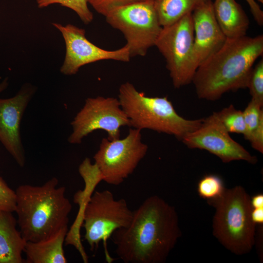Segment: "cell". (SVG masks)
Returning a JSON list of instances; mask_svg holds the SVG:
<instances>
[{"label": "cell", "mask_w": 263, "mask_h": 263, "mask_svg": "<svg viewBox=\"0 0 263 263\" xmlns=\"http://www.w3.org/2000/svg\"><path fill=\"white\" fill-rule=\"evenodd\" d=\"M247 88L251 99L263 105V59L253 67L250 74Z\"/></svg>", "instance_id": "obj_23"}, {"label": "cell", "mask_w": 263, "mask_h": 263, "mask_svg": "<svg viewBox=\"0 0 263 263\" xmlns=\"http://www.w3.org/2000/svg\"><path fill=\"white\" fill-rule=\"evenodd\" d=\"M213 8L216 19L226 38L246 36L249 20L235 0H215Z\"/></svg>", "instance_id": "obj_16"}, {"label": "cell", "mask_w": 263, "mask_h": 263, "mask_svg": "<svg viewBox=\"0 0 263 263\" xmlns=\"http://www.w3.org/2000/svg\"><path fill=\"white\" fill-rule=\"evenodd\" d=\"M263 54V36L226 38L197 68L192 82L198 97L210 101L229 91L247 88L253 64Z\"/></svg>", "instance_id": "obj_2"}, {"label": "cell", "mask_w": 263, "mask_h": 263, "mask_svg": "<svg viewBox=\"0 0 263 263\" xmlns=\"http://www.w3.org/2000/svg\"><path fill=\"white\" fill-rule=\"evenodd\" d=\"M106 22L119 30L126 40L131 57L145 56L155 45L162 27L153 0H144L114 9L106 16Z\"/></svg>", "instance_id": "obj_8"}, {"label": "cell", "mask_w": 263, "mask_h": 263, "mask_svg": "<svg viewBox=\"0 0 263 263\" xmlns=\"http://www.w3.org/2000/svg\"><path fill=\"white\" fill-rule=\"evenodd\" d=\"M53 177L42 186L22 185L16 194L15 212L19 231L26 242H38L68 226L72 206L65 187Z\"/></svg>", "instance_id": "obj_3"}, {"label": "cell", "mask_w": 263, "mask_h": 263, "mask_svg": "<svg viewBox=\"0 0 263 263\" xmlns=\"http://www.w3.org/2000/svg\"><path fill=\"white\" fill-rule=\"evenodd\" d=\"M12 212L0 210V263H22L26 241Z\"/></svg>", "instance_id": "obj_17"}, {"label": "cell", "mask_w": 263, "mask_h": 263, "mask_svg": "<svg viewBox=\"0 0 263 263\" xmlns=\"http://www.w3.org/2000/svg\"><path fill=\"white\" fill-rule=\"evenodd\" d=\"M181 236L175 207L154 195L133 211L127 227L114 231L111 238L125 263H164Z\"/></svg>", "instance_id": "obj_1"}, {"label": "cell", "mask_w": 263, "mask_h": 263, "mask_svg": "<svg viewBox=\"0 0 263 263\" xmlns=\"http://www.w3.org/2000/svg\"><path fill=\"white\" fill-rule=\"evenodd\" d=\"M81 215L85 229L84 239L92 251L102 241L106 251V242L116 230L127 227L133 211L122 198L116 200L109 190L95 191L83 200Z\"/></svg>", "instance_id": "obj_6"}, {"label": "cell", "mask_w": 263, "mask_h": 263, "mask_svg": "<svg viewBox=\"0 0 263 263\" xmlns=\"http://www.w3.org/2000/svg\"><path fill=\"white\" fill-rule=\"evenodd\" d=\"M194 32V54L198 66L217 51L226 38L214 15L213 2L208 0L192 13Z\"/></svg>", "instance_id": "obj_14"}, {"label": "cell", "mask_w": 263, "mask_h": 263, "mask_svg": "<svg viewBox=\"0 0 263 263\" xmlns=\"http://www.w3.org/2000/svg\"><path fill=\"white\" fill-rule=\"evenodd\" d=\"M215 112L203 118L201 126L181 140L188 148L205 150L224 163L243 160L252 164L258 159L233 140Z\"/></svg>", "instance_id": "obj_12"}, {"label": "cell", "mask_w": 263, "mask_h": 263, "mask_svg": "<svg viewBox=\"0 0 263 263\" xmlns=\"http://www.w3.org/2000/svg\"><path fill=\"white\" fill-rule=\"evenodd\" d=\"M215 208L213 234L227 250L238 255L250 252L255 243L256 225L251 217L250 198L240 186L225 189L218 199L207 202Z\"/></svg>", "instance_id": "obj_5"}, {"label": "cell", "mask_w": 263, "mask_h": 263, "mask_svg": "<svg viewBox=\"0 0 263 263\" xmlns=\"http://www.w3.org/2000/svg\"><path fill=\"white\" fill-rule=\"evenodd\" d=\"M16 207V194L0 176V210L14 212Z\"/></svg>", "instance_id": "obj_24"}, {"label": "cell", "mask_w": 263, "mask_h": 263, "mask_svg": "<svg viewBox=\"0 0 263 263\" xmlns=\"http://www.w3.org/2000/svg\"><path fill=\"white\" fill-rule=\"evenodd\" d=\"M247 2L252 15L256 21L260 26L263 24V11L261 10L259 4L255 1V0H245Z\"/></svg>", "instance_id": "obj_26"}, {"label": "cell", "mask_w": 263, "mask_h": 263, "mask_svg": "<svg viewBox=\"0 0 263 263\" xmlns=\"http://www.w3.org/2000/svg\"><path fill=\"white\" fill-rule=\"evenodd\" d=\"M73 132L68 138L70 144H79L89 134L97 130L105 131L107 138H120V129L130 127V121L118 98L98 96L89 97L71 122Z\"/></svg>", "instance_id": "obj_10"}, {"label": "cell", "mask_w": 263, "mask_h": 263, "mask_svg": "<svg viewBox=\"0 0 263 263\" xmlns=\"http://www.w3.org/2000/svg\"><path fill=\"white\" fill-rule=\"evenodd\" d=\"M251 217L252 221L255 225H263V207L252 208L251 212Z\"/></svg>", "instance_id": "obj_27"}, {"label": "cell", "mask_w": 263, "mask_h": 263, "mask_svg": "<svg viewBox=\"0 0 263 263\" xmlns=\"http://www.w3.org/2000/svg\"><path fill=\"white\" fill-rule=\"evenodd\" d=\"M39 8L46 7L54 4H59L73 10L85 24L91 23L94 19L92 12L88 6L87 0H36Z\"/></svg>", "instance_id": "obj_22"}, {"label": "cell", "mask_w": 263, "mask_h": 263, "mask_svg": "<svg viewBox=\"0 0 263 263\" xmlns=\"http://www.w3.org/2000/svg\"><path fill=\"white\" fill-rule=\"evenodd\" d=\"M154 46L165 59L167 69L175 88L192 82L198 68L194 54L192 13L162 27Z\"/></svg>", "instance_id": "obj_7"}, {"label": "cell", "mask_w": 263, "mask_h": 263, "mask_svg": "<svg viewBox=\"0 0 263 263\" xmlns=\"http://www.w3.org/2000/svg\"><path fill=\"white\" fill-rule=\"evenodd\" d=\"M263 105L251 99L243 111L246 133L244 136L252 148L263 153Z\"/></svg>", "instance_id": "obj_19"}, {"label": "cell", "mask_w": 263, "mask_h": 263, "mask_svg": "<svg viewBox=\"0 0 263 263\" xmlns=\"http://www.w3.org/2000/svg\"><path fill=\"white\" fill-rule=\"evenodd\" d=\"M225 129L229 133H246L243 112L237 110L233 105L215 112Z\"/></svg>", "instance_id": "obj_20"}, {"label": "cell", "mask_w": 263, "mask_h": 263, "mask_svg": "<svg viewBox=\"0 0 263 263\" xmlns=\"http://www.w3.org/2000/svg\"><path fill=\"white\" fill-rule=\"evenodd\" d=\"M8 86L7 78H5L0 81V94L4 91Z\"/></svg>", "instance_id": "obj_29"}, {"label": "cell", "mask_w": 263, "mask_h": 263, "mask_svg": "<svg viewBox=\"0 0 263 263\" xmlns=\"http://www.w3.org/2000/svg\"><path fill=\"white\" fill-rule=\"evenodd\" d=\"M144 0H87L88 4L99 14L106 16L117 7Z\"/></svg>", "instance_id": "obj_25"}, {"label": "cell", "mask_w": 263, "mask_h": 263, "mask_svg": "<svg viewBox=\"0 0 263 263\" xmlns=\"http://www.w3.org/2000/svg\"><path fill=\"white\" fill-rule=\"evenodd\" d=\"M208 0H153L162 27L170 25L193 11Z\"/></svg>", "instance_id": "obj_18"}, {"label": "cell", "mask_w": 263, "mask_h": 263, "mask_svg": "<svg viewBox=\"0 0 263 263\" xmlns=\"http://www.w3.org/2000/svg\"><path fill=\"white\" fill-rule=\"evenodd\" d=\"M259 2H261L262 3H263V0H258Z\"/></svg>", "instance_id": "obj_30"}, {"label": "cell", "mask_w": 263, "mask_h": 263, "mask_svg": "<svg viewBox=\"0 0 263 263\" xmlns=\"http://www.w3.org/2000/svg\"><path fill=\"white\" fill-rule=\"evenodd\" d=\"M120 106L130 121V127L149 129L174 135L182 140L197 129L203 119H187L179 115L168 97H150L126 82L118 90Z\"/></svg>", "instance_id": "obj_4"}, {"label": "cell", "mask_w": 263, "mask_h": 263, "mask_svg": "<svg viewBox=\"0 0 263 263\" xmlns=\"http://www.w3.org/2000/svg\"><path fill=\"white\" fill-rule=\"evenodd\" d=\"M53 25L62 34L66 45V55L60 72L67 75L76 74L82 66L103 60L129 62L131 58L129 47L124 45L114 50L101 48L86 37L85 30L73 24L58 23Z\"/></svg>", "instance_id": "obj_11"}, {"label": "cell", "mask_w": 263, "mask_h": 263, "mask_svg": "<svg viewBox=\"0 0 263 263\" xmlns=\"http://www.w3.org/2000/svg\"><path fill=\"white\" fill-rule=\"evenodd\" d=\"M141 130L130 129L122 139L110 140L103 138L99 149L94 156L102 180L117 186L122 184L134 171L148 149L142 141Z\"/></svg>", "instance_id": "obj_9"}, {"label": "cell", "mask_w": 263, "mask_h": 263, "mask_svg": "<svg viewBox=\"0 0 263 263\" xmlns=\"http://www.w3.org/2000/svg\"><path fill=\"white\" fill-rule=\"evenodd\" d=\"M68 231V226L50 237L38 241L27 242L23 252L27 263H66L63 244Z\"/></svg>", "instance_id": "obj_15"}, {"label": "cell", "mask_w": 263, "mask_h": 263, "mask_svg": "<svg viewBox=\"0 0 263 263\" xmlns=\"http://www.w3.org/2000/svg\"><path fill=\"white\" fill-rule=\"evenodd\" d=\"M250 203L252 208H258L263 207V194H258L250 198Z\"/></svg>", "instance_id": "obj_28"}, {"label": "cell", "mask_w": 263, "mask_h": 263, "mask_svg": "<svg viewBox=\"0 0 263 263\" xmlns=\"http://www.w3.org/2000/svg\"><path fill=\"white\" fill-rule=\"evenodd\" d=\"M36 90L35 86L26 83L15 96L0 98V142L20 167H23L25 164L20 123Z\"/></svg>", "instance_id": "obj_13"}, {"label": "cell", "mask_w": 263, "mask_h": 263, "mask_svg": "<svg viewBox=\"0 0 263 263\" xmlns=\"http://www.w3.org/2000/svg\"><path fill=\"white\" fill-rule=\"evenodd\" d=\"M225 188L222 179L218 175L208 174L199 181L197 191L199 196L207 202L219 198Z\"/></svg>", "instance_id": "obj_21"}]
</instances>
